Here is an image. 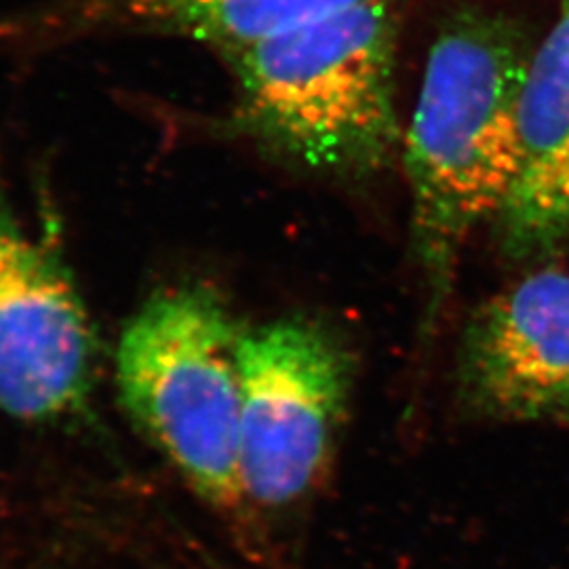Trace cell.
<instances>
[{
	"label": "cell",
	"mask_w": 569,
	"mask_h": 569,
	"mask_svg": "<svg viewBox=\"0 0 569 569\" xmlns=\"http://www.w3.org/2000/svg\"><path fill=\"white\" fill-rule=\"evenodd\" d=\"M397 39V0H367L228 56L243 131L312 171H380L401 148Z\"/></svg>",
	"instance_id": "7a4b0ae2"
},
{
	"label": "cell",
	"mask_w": 569,
	"mask_h": 569,
	"mask_svg": "<svg viewBox=\"0 0 569 569\" xmlns=\"http://www.w3.org/2000/svg\"><path fill=\"white\" fill-rule=\"evenodd\" d=\"M241 340L224 300L204 284L150 298L124 326L117 387L131 422L207 502L241 488Z\"/></svg>",
	"instance_id": "3957f363"
},
{
	"label": "cell",
	"mask_w": 569,
	"mask_h": 569,
	"mask_svg": "<svg viewBox=\"0 0 569 569\" xmlns=\"http://www.w3.org/2000/svg\"><path fill=\"white\" fill-rule=\"evenodd\" d=\"M519 171L496 218L512 260H545L569 244V0L529 58L517 110Z\"/></svg>",
	"instance_id": "52a82bcc"
},
{
	"label": "cell",
	"mask_w": 569,
	"mask_h": 569,
	"mask_svg": "<svg viewBox=\"0 0 569 569\" xmlns=\"http://www.w3.org/2000/svg\"><path fill=\"white\" fill-rule=\"evenodd\" d=\"M367 0H79L72 28L152 30L222 47L228 56Z\"/></svg>",
	"instance_id": "ba28073f"
},
{
	"label": "cell",
	"mask_w": 569,
	"mask_h": 569,
	"mask_svg": "<svg viewBox=\"0 0 569 569\" xmlns=\"http://www.w3.org/2000/svg\"><path fill=\"white\" fill-rule=\"evenodd\" d=\"M98 345L58 251L32 237L0 192V411L53 422L87 401Z\"/></svg>",
	"instance_id": "5b68a950"
},
{
	"label": "cell",
	"mask_w": 569,
	"mask_h": 569,
	"mask_svg": "<svg viewBox=\"0 0 569 569\" xmlns=\"http://www.w3.org/2000/svg\"><path fill=\"white\" fill-rule=\"evenodd\" d=\"M458 390L481 418L569 425V272H529L472 312Z\"/></svg>",
	"instance_id": "8992f818"
},
{
	"label": "cell",
	"mask_w": 569,
	"mask_h": 569,
	"mask_svg": "<svg viewBox=\"0 0 569 569\" xmlns=\"http://www.w3.org/2000/svg\"><path fill=\"white\" fill-rule=\"evenodd\" d=\"M355 359L326 326L279 319L241 340L243 498L279 509L319 481L342 425Z\"/></svg>",
	"instance_id": "277c9868"
},
{
	"label": "cell",
	"mask_w": 569,
	"mask_h": 569,
	"mask_svg": "<svg viewBox=\"0 0 569 569\" xmlns=\"http://www.w3.org/2000/svg\"><path fill=\"white\" fill-rule=\"evenodd\" d=\"M529 58L523 32L481 9L453 13L430 47L403 146L413 249L430 317L448 298L472 230L496 220L509 201Z\"/></svg>",
	"instance_id": "6da1fadb"
}]
</instances>
